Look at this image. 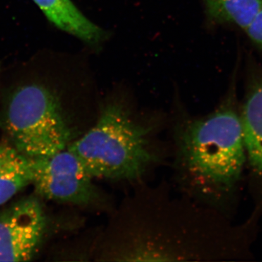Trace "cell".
<instances>
[{"label": "cell", "mask_w": 262, "mask_h": 262, "mask_svg": "<svg viewBox=\"0 0 262 262\" xmlns=\"http://www.w3.org/2000/svg\"><path fill=\"white\" fill-rule=\"evenodd\" d=\"M33 1L56 27L89 44H99L106 37V32L86 18L71 0Z\"/></svg>", "instance_id": "obj_8"}, {"label": "cell", "mask_w": 262, "mask_h": 262, "mask_svg": "<svg viewBox=\"0 0 262 262\" xmlns=\"http://www.w3.org/2000/svg\"><path fill=\"white\" fill-rule=\"evenodd\" d=\"M30 158L9 143L0 144V206L32 184Z\"/></svg>", "instance_id": "obj_9"}, {"label": "cell", "mask_w": 262, "mask_h": 262, "mask_svg": "<svg viewBox=\"0 0 262 262\" xmlns=\"http://www.w3.org/2000/svg\"><path fill=\"white\" fill-rule=\"evenodd\" d=\"M203 3L210 25L243 32L262 8V0H203Z\"/></svg>", "instance_id": "obj_10"}, {"label": "cell", "mask_w": 262, "mask_h": 262, "mask_svg": "<svg viewBox=\"0 0 262 262\" xmlns=\"http://www.w3.org/2000/svg\"><path fill=\"white\" fill-rule=\"evenodd\" d=\"M182 203L177 214L170 222H158L155 216L130 213L131 218L119 213L108 233L101 234L98 239L96 256L100 261H194L205 258L234 256L227 244L222 243L227 237L215 236L204 222L198 218L211 209L191 202ZM122 209L123 208H122ZM124 210V209H123ZM124 211L128 212L126 210ZM129 213V212H128Z\"/></svg>", "instance_id": "obj_2"}, {"label": "cell", "mask_w": 262, "mask_h": 262, "mask_svg": "<svg viewBox=\"0 0 262 262\" xmlns=\"http://www.w3.org/2000/svg\"><path fill=\"white\" fill-rule=\"evenodd\" d=\"M30 160L32 184L39 196L94 211L113 209L112 198L98 187L96 179L68 148L51 156Z\"/></svg>", "instance_id": "obj_5"}, {"label": "cell", "mask_w": 262, "mask_h": 262, "mask_svg": "<svg viewBox=\"0 0 262 262\" xmlns=\"http://www.w3.org/2000/svg\"><path fill=\"white\" fill-rule=\"evenodd\" d=\"M244 92L241 113L250 185L262 206V62L248 54L245 59Z\"/></svg>", "instance_id": "obj_7"}, {"label": "cell", "mask_w": 262, "mask_h": 262, "mask_svg": "<svg viewBox=\"0 0 262 262\" xmlns=\"http://www.w3.org/2000/svg\"><path fill=\"white\" fill-rule=\"evenodd\" d=\"M244 33L251 44L262 53V8Z\"/></svg>", "instance_id": "obj_11"}, {"label": "cell", "mask_w": 262, "mask_h": 262, "mask_svg": "<svg viewBox=\"0 0 262 262\" xmlns=\"http://www.w3.org/2000/svg\"><path fill=\"white\" fill-rule=\"evenodd\" d=\"M5 127L12 145L29 158L56 154L67 149L72 138L56 95L39 83L24 84L13 92Z\"/></svg>", "instance_id": "obj_4"}, {"label": "cell", "mask_w": 262, "mask_h": 262, "mask_svg": "<svg viewBox=\"0 0 262 262\" xmlns=\"http://www.w3.org/2000/svg\"><path fill=\"white\" fill-rule=\"evenodd\" d=\"M158 129L122 103H108L94 125L67 148L96 180L140 182L163 159Z\"/></svg>", "instance_id": "obj_3"}, {"label": "cell", "mask_w": 262, "mask_h": 262, "mask_svg": "<svg viewBox=\"0 0 262 262\" xmlns=\"http://www.w3.org/2000/svg\"><path fill=\"white\" fill-rule=\"evenodd\" d=\"M239 56L227 94L214 111L173 128L175 168L187 198L230 218L238 204L247 155L237 97Z\"/></svg>", "instance_id": "obj_1"}, {"label": "cell", "mask_w": 262, "mask_h": 262, "mask_svg": "<svg viewBox=\"0 0 262 262\" xmlns=\"http://www.w3.org/2000/svg\"><path fill=\"white\" fill-rule=\"evenodd\" d=\"M46 216L40 202L29 196L0 213V261H27L40 246Z\"/></svg>", "instance_id": "obj_6"}]
</instances>
